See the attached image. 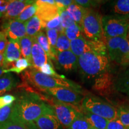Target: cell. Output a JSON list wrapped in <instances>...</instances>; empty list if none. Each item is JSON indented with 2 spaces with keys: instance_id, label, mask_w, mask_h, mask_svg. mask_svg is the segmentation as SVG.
<instances>
[{
  "instance_id": "cell-20",
  "label": "cell",
  "mask_w": 129,
  "mask_h": 129,
  "mask_svg": "<svg viewBox=\"0 0 129 129\" xmlns=\"http://www.w3.org/2000/svg\"><path fill=\"white\" fill-rule=\"evenodd\" d=\"M26 35L34 38L40 31H41V21L37 15H34L32 18L25 22Z\"/></svg>"
},
{
  "instance_id": "cell-41",
  "label": "cell",
  "mask_w": 129,
  "mask_h": 129,
  "mask_svg": "<svg viewBox=\"0 0 129 129\" xmlns=\"http://www.w3.org/2000/svg\"><path fill=\"white\" fill-rule=\"evenodd\" d=\"M56 4L58 8H67L74 3L72 0H56Z\"/></svg>"
},
{
  "instance_id": "cell-1",
  "label": "cell",
  "mask_w": 129,
  "mask_h": 129,
  "mask_svg": "<svg viewBox=\"0 0 129 129\" xmlns=\"http://www.w3.org/2000/svg\"><path fill=\"white\" fill-rule=\"evenodd\" d=\"M50 114H54L51 105L44 102L37 93L27 91L16 98L11 118L28 124L34 122L42 115Z\"/></svg>"
},
{
  "instance_id": "cell-22",
  "label": "cell",
  "mask_w": 129,
  "mask_h": 129,
  "mask_svg": "<svg viewBox=\"0 0 129 129\" xmlns=\"http://www.w3.org/2000/svg\"><path fill=\"white\" fill-rule=\"evenodd\" d=\"M17 84V80L11 74L0 77V95L10 91Z\"/></svg>"
},
{
  "instance_id": "cell-33",
  "label": "cell",
  "mask_w": 129,
  "mask_h": 129,
  "mask_svg": "<svg viewBox=\"0 0 129 129\" xmlns=\"http://www.w3.org/2000/svg\"><path fill=\"white\" fill-rule=\"evenodd\" d=\"M31 64L28 60L23 58V59H20L16 62V63L12 68L6 69V73L7 74L9 72H14L17 74H19L26 69L28 68L29 67H30Z\"/></svg>"
},
{
  "instance_id": "cell-7",
  "label": "cell",
  "mask_w": 129,
  "mask_h": 129,
  "mask_svg": "<svg viewBox=\"0 0 129 129\" xmlns=\"http://www.w3.org/2000/svg\"><path fill=\"white\" fill-rule=\"evenodd\" d=\"M56 117L64 128L67 129L77 117L81 115V109L77 106L54 101L51 105Z\"/></svg>"
},
{
  "instance_id": "cell-36",
  "label": "cell",
  "mask_w": 129,
  "mask_h": 129,
  "mask_svg": "<svg viewBox=\"0 0 129 129\" xmlns=\"http://www.w3.org/2000/svg\"><path fill=\"white\" fill-rule=\"evenodd\" d=\"M13 111V104L0 109V125L10 120Z\"/></svg>"
},
{
  "instance_id": "cell-26",
  "label": "cell",
  "mask_w": 129,
  "mask_h": 129,
  "mask_svg": "<svg viewBox=\"0 0 129 129\" xmlns=\"http://www.w3.org/2000/svg\"><path fill=\"white\" fill-rule=\"evenodd\" d=\"M37 10V5L36 1L32 4L29 5L21 13L20 15L18 17H16L15 20L22 22V23H25L30 18H32L35 15Z\"/></svg>"
},
{
  "instance_id": "cell-44",
  "label": "cell",
  "mask_w": 129,
  "mask_h": 129,
  "mask_svg": "<svg viewBox=\"0 0 129 129\" xmlns=\"http://www.w3.org/2000/svg\"><path fill=\"white\" fill-rule=\"evenodd\" d=\"M26 125L27 128L28 129H39L37 127V125H35V122H31V123L28 124Z\"/></svg>"
},
{
  "instance_id": "cell-42",
  "label": "cell",
  "mask_w": 129,
  "mask_h": 129,
  "mask_svg": "<svg viewBox=\"0 0 129 129\" xmlns=\"http://www.w3.org/2000/svg\"><path fill=\"white\" fill-rule=\"evenodd\" d=\"M10 1H0V13L4 14L7 10L8 5L9 4Z\"/></svg>"
},
{
  "instance_id": "cell-52",
  "label": "cell",
  "mask_w": 129,
  "mask_h": 129,
  "mask_svg": "<svg viewBox=\"0 0 129 129\" xmlns=\"http://www.w3.org/2000/svg\"><path fill=\"white\" fill-rule=\"evenodd\" d=\"M90 129H96V128H93V127H92V128H90Z\"/></svg>"
},
{
  "instance_id": "cell-18",
  "label": "cell",
  "mask_w": 129,
  "mask_h": 129,
  "mask_svg": "<svg viewBox=\"0 0 129 129\" xmlns=\"http://www.w3.org/2000/svg\"><path fill=\"white\" fill-rule=\"evenodd\" d=\"M71 51L79 57L87 52H91L89 41L84 37H80L71 41Z\"/></svg>"
},
{
  "instance_id": "cell-25",
  "label": "cell",
  "mask_w": 129,
  "mask_h": 129,
  "mask_svg": "<svg viewBox=\"0 0 129 129\" xmlns=\"http://www.w3.org/2000/svg\"><path fill=\"white\" fill-rule=\"evenodd\" d=\"M112 11L115 14L129 16V0H118L114 1Z\"/></svg>"
},
{
  "instance_id": "cell-53",
  "label": "cell",
  "mask_w": 129,
  "mask_h": 129,
  "mask_svg": "<svg viewBox=\"0 0 129 129\" xmlns=\"http://www.w3.org/2000/svg\"><path fill=\"white\" fill-rule=\"evenodd\" d=\"M127 129H129V127H128V128H126Z\"/></svg>"
},
{
  "instance_id": "cell-37",
  "label": "cell",
  "mask_w": 129,
  "mask_h": 129,
  "mask_svg": "<svg viewBox=\"0 0 129 129\" xmlns=\"http://www.w3.org/2000/svg\"><path fill=\"white\" fill-rule=\"evenodd\" d=\"M38 71H39L41 73L44 74L45 75H48V76L56 77V78H64L63 75H59V74L56 73L55 70L53 68L52 62H48L44 64Z\"/></svg>"
},
{
  "instance_id": "cell-2",
  "label": "cell",
  "mask_w": 129,
  "mask_h": 129,
  "mask_svg": "<svg viewBox=\"0 0 129 129\" xmlns=\"http://www.w3.org/2000/svg\"><path fill=\"white\" fill-rule=\"evenodd\" d=\"M25 74L28 81L42 91L54 88H67L81 94V86L65 77L60 78L48 76L35 69L27 71Z\"/></svg>"
},
{
  "instance_id": "cell-5",
  "label": "cell",
  "mask_w": 129,
  "mask_h": 129,
  "mask_svg": "<svg viewBox=\"0 0 129 129\" xmlns=\"http://www.w3.org/2000/svg\"><path fill=\"white\" fill-rule=\"evenodd\" d=\"M102 17L101 14L93 9H87L81 25L83 36L85 38L106 42L103 32Z\"/></svg>"
},
{
  "instance_id": "cell-28",
  "label": "cell",
  "mask_w": 129,
  "mask_h": 129,
  "mask_svg": "<svg viewBox=\"0 0 129 129\" xmlns=\"http://www.w3.org/2000/svg\"><path fill=\"white\" fill-rule=\"evenodd\" d=\"M63 33L70 41L80 38V37H84L81 28L76 23L71 26L69 27L68 28L64 29Z\"/></svg>"
},
{
  "instance_id": "cell-40",
  "label": "cell",
  "mask_w": 129,
  "mask_h": 129,
  "mask_svg": "<svg viewBox=\"0 0 129 129\" xmlns=\"http://www.w3.org/2000/svg\"><path fill=\"white\" fill-rule=\"evenodd\" d=\"M105 129H127L118 119L109 120Z\"/></svg>"
},
{
  "instance_id": "cell-30",
  "label": "cell",
  "mask_w": 129,
  "mask_h": 129,
  "mask_svg": "<svg viewBox=\"0 0 129 129\" xmlns=\"http://www.w3.org/2000/svg\"><path fill=\"white\" fill-rule=\"evenodd\" d=\"M55 48L57 52L71 50V41L63 32L59 34Z\"/></svg>"
},
{
  "instance_id": "cell-49",
  "label": "cell",
  "mask_w": 129,
  "mask_h": 129,
  "mask_svg": "<svg viewBox=\"0 0 129 129\" xmlns=\"http://www.w3.org/2000/svg\"><path fill=\"white\" fill-rule=\"evenodd\" d=\"M127 37H128V38L129 39V29H128V36H127Z\"/></svg>"
},
{
  "instance_id": "cell-10",
  "label": "cell",
  "mask_w": 129,
  "mask_h": 129,
  "mask_svg": "<svg viewBox=\"0 0 129 129\" xmlns=\"http://www.w3.org/2000/svg\"><path fill=\"white\" fill-rule=\"evenodd\" d=\"M4 32L9 38V40L20 42V40L26 35L25 23L12 19L4 24Z\"/></svg>"
},
{
  "instance_id": "cell-32",
  "label": "cell",
  "mask_w": 129,
  "mask_h": 129,
  "mask_svg": "<svg viewBox=\"0 0 129 129\" xmlns=\"http://www.w3.org/2000/svg\"><path fill=\"white\" fill-rule=\"evenodd\" d=\"M43 28H46V29H54L59 32H63V28L61 25V20L59 15L48 21V22L42 23Z\"/></svg>"
},
{
  "instance_id": "cell-23",
  "label": "cell",
  "mask_w": 129,
  "mask_h": 129,
  "mask_svg": "<svg viewBox=\"0 0 129 129\" xmlns=\"http://www.w3.org/2000/svg\"><path fill=\"white\" fill-rule=\"evenodd\" d=\"M33 44V38L26 35L20 41L21 54L31 64V50Z\"/></svg>"
},
{
  "instance_id": "cell-39",
  "label": "cell",
  "mask_w": 129,
  "mask_h": 129,
  "mask_svg": "<svg viewBox=\"0 0 129 129\" xmlns=\"http://www.w3.org/2000/svg\"><path fill=\"white\" fill-rule=\"evenodd\" d=\"M75 3L85 9H90L91 7H96L101 4V1H90V0H75Z\"/></svg>"
},
{
  "instance_id": "cell-47",
  "label": "cell",
  "mask_w": 129,
  "mask_h": 129,
  "mask_svg": "<svg viewBox=\"0 0 129 129\" xmlns=\"http://www.w3.org/2000/svg\"><path fill=\"white\" fill-rule=\"evenodd\" d=\"M7 69V68L4 66H3V67H0V77L3 75V73H6V71Z\"/></svg>"
},
{
  "instance_id": "cell-4",
  "label": "cell",
  "mask_w": 129,
  "mask_h": 129,
  "mask_svg": "<svg viewBox=\"0 0 129 129\" xmlns=\"http://www.w3.org/2000/svg\"><path fill=\"white\" fill-rule=\"evenodd\" d=\"M102 23L104 37L106 40L128 36L129 16L106 15L102 17Z\"/></svg>"
},
{
  "instance_id": "cell-12",
  "label": "cell",
  "mask_w": 129,
  "mask_h": 129,
  "mask_svg": "<svg viewBox=\"0 0 129 129\" xmlns=\"http://www.w3.org/2000/svg\"><path fill=\"white\" fill-rule=\"evenodd\" d=\"M51 62L44 50L37 43L35 38H33V44L31 50V66L34 68L39 70L44 64Z\"/></svg>"
},
{
  "instance_id": "cell-3",
  "label": "cell",
  "mask_w": 129,
  "mask_h": 129,
  "mask_svg": "<svg viewBox=\"0 0 129 129\" xmlns=\"http://www.w3.org/2000/svg\"><path fill=\"white\" fill-rule=\"evenodd\" d=\"M78 67L86 77L97 78L108 72V57L93 52L85 53L78 57Z\"/></svg>"
},
{
  "instance_id": "cell-48",
  "label": "cell",
  "mask_w": 129,
  "mask_h": 129,
  "mask_svg": "<svg viewBox=\"0 0 129 129\" xmlns=\"http://www.w3.org/2000/svg\"><path fill=\"white\" fill-rule=\"evenodd\" d=\"M6 36H7L6 34V33L4 31H2V32H0V40H1L2 38H4Z\"/></svg>"
},
{
  "instance_id": "cell-34",
  "label": "cell",
  "mask_w": 129,
  "mask_h": 129,
  "mask_svg": "<svg viewBox=\"0 0 129 129\" xmlns=\"http://www.w3.org/2000/svg\"><path fill=\"white\" fill-rule=\"evenodd\" d=\"M46 35L47 37L48 42H49L50 46L51 47V51L53 55L55 56L57 54V51L56 50V45L57 43V40L59 37V32L54 29H46Z\"/></svg>"
},
{
  "instance_id": "cell-15",
  "label": "cell",
  "mask_w": 129,
  "mask_h": 129,
  "mask_svg": "<svg viewBox=\"0 0 129 129\" xmlns=\"http://www.w3.org/2000/svg\"><path fill=\"white\" fill-rule=\"evenodd\" d=\"M114 80L112 78V75L107 72L97 77L94 84L93 85V89L99 94H105L110 91L111 88L114 87Z\"/></svg>"
},
{
  "instance_id": "cell-9",
  "label": "cell",
  "mask_w": 129,
  "mask_h": 129,
  "mask_svg": "<svg viewBox=\"0 0 129 129\" xmlns=\"http://www.w3.org/2000/svg\"><path fill=\"white\" fill-rule=\"evenodd\" d=\"M35 1L37 5V10L35 15L39 17L41 23L48 22L59 15L55 1L38 0Z\"/></svg>"
},
{
  "instance_id": "cell-19",
  "label": "cell",
  "mask_w": 129,
  "mask_h": 129,
  "mask_svg": "<svg viewBox=\"0 0 129 129\" xmlns=\"http://www.w3.org/2000/svg\"><path fill=\"white\" fill-rule=\"evenodd\" d=\"M81 112L83 113L84 116L86 118L87 120L88 121L91 126L96 129H105L109 121L105 118L88 112V111L83 109L82 108Z\"/></svg>"
},
{
  "instance_id": "cell-51",
  "label": "cell",
  "mask_w": 129,
  "mask_h": 129,
  "mask_svg": "<svg viewBox=\"0 0 129 129\" xmlns=\"http://www.w3.org/2000/svg\"><path fill=\"white\" fill-rule=\"evenodd\" d=\"M128 66H129V54H128Z\"/></svg>"
},
{
  "instance_id": "cell-6",
  "label": "cell",
  "mask_w": 129,
  "mask_h": 129,
  "mask_svg": "<svg viewBox=\"0 0 129 129\" xmlns=\"http://www.w3.org/2000/svg\"><path fill=\"white\" fill-rule=\"evenodd\" d=\"M81 108L88 112L108 120L117 119V109L111 104L94 96H88L84 98Z\"/></svg>"
},
{
  "instance_id": "cell-14",
  "label": "cell",
  "mask_w": 129,
  "mask_h": 129,
  "mask_svg": "<svg viewBox=\"0 0 129 129\" xmlns=\"http://www.w3.org/2000/svg\"><path fill=\"white\" fill-rule=\"evenodd\" d=\"M4 64L8 69L7 66L11 63L20 59L21 56V49L20 42L9 40L6 49L3 53Z\"/></svg>"
},
{
  "instance_id": "cell-43",
  "label": "cell",
  "mask_w": 129,
  "mask_h": 129,
  "mask_svg": "<svg viewBox=\"0 0 129 129\" xmlns=\"http://www.w3.org/2000/svg\"><path fill=\"white\" fill-rule=\"evenodd\" d=\"M7 36H6L4 38L0 40V53H3L6 49V46L7 45Z\"/></svg>"
},
{
  "instance_id": "cell-29",
  "label": "cell",
  "mask_w": 129,
  "mask_h": 129,
  "mask_svg": "<svg viewBox=\"0 0 129 129\" xmlns=\"http://www.w3.org/2000/svg\"><path fill=\"white\" fill-rule=\"evenodd\" d=\"M59 14L60 17L61 25L63 29L68 28L75 23V21L72 19L70 14L67 11L65 8H58Z\"/></svg>"
},
{
  "instance_id": "cell-27",
  "label": "cell",
  "mask_w": 129,
  "mask_h": 129,
  "mask_svg": "<svg viewBox=\"0 0 129 129\" xmlns=\"http://www.w3.org/2000/svg\"><path fill=\"white\" fill-rule=\"evenodd\" d=\"M91 52L100 55L107 56V46L106 42L101 40H88Z\"/></svg>"
},
{
  "instance_id": "cell-8",
  "label": "cell",
  "mask_w": 129,
  "mask_h": 129,
  "mask_svg": "<svg viewBox=\"0 0 129 129\" xmlns=\"http://www.w3.org/2000/svg\"><path fill=\"white\" fill-rule=\"evenodd\" d=\"M43 92L55 98L57 101L64 104L77 106L83 100L81 94L67 88H54L43 90Z\"/></svg>"
},
{
  "instance_id": "cell-13",
  "label": "cell",
  "mask_w": 129,
  "mask_h": 129,
  "mask_svg": "<svg viewBox=\"0 0 129 129\" xmlns=\"http://www.w3.org/2000/svg\"><path fill=\"white\" fill-rule=\"evenodd\" d=\"M35 1L29 0H14L10 1L6 13L4 14L5 19L9 20L15 19L29 5L35 3Z\"/></svg>"
},
{
  "instance_id": "cell-16",
  "label": "cell",
  "mask_w": 129,
  "mask_h": 129,
  "mask_svg": "<svg viewBox=\"0 0 129 129\" xmlns=\"http://www.w3.org/2000/svg\"><path fill=\"white\" fill-rule=\"evenodd\" d=\"M39 129H61V124L55 114H46L34 122Z\"/></svg>"
},
{
  "instance_id": "cell-17",
  "label": "cell",
  "mask_w": 129,
  "mask_h": 129,
  "mask_svg": "<svg viewBox=\"0 0 129 129\" xmlns=\"http://www.w3.org/2000/svg\"><path fill=\"white\" fill-rule=\"evenodd\" d=\"M118 74L114 80V88L121 93L126 94L129 98V66Z\"/></svg>"
},
{
  "instance_id": "cell-24",
  "label": "cell",
  "mask_w": 129,
  "mask_h": 129,
  "mask_svg": "<svg viewBox=\"0 0 129 129\" xmlns=\"http://www.w3.org/2000/svg\"><path fill=\"white\" fill-rule=\"evenodd\" d=\"M37 43L39 44L41 48L44 50L46 52V54L50 59H53V60H56L55 56L53 55L52 51H51V47L50 46L49 42H48V38L47 35L45 34L44 32L40 31L39 33L35 37Z\"/></svg>"
},
{
  "instance_id": "cell-21",
  "label": "cell",
  "mask_w": 129,
  "mask_h": 129,
  "mask_svg": "<svg viewBox=\"0 0 129 129\" xmlns=\"http://www.w3.org/2000/svg\"><path fill=\"white\" fill-rule=\"evenodd\" d=\"M87 9L79 6L74 1V3L67 8V11L75 21V22L81 26L83 17L86 12Z\"/></svg>"
},
{
  "instance_id": "cell-35",
  "label": "cell",
  "mask_w": 129,
  "mask_h": 129,
  "mask_svg": "<svg viewBox=\"0 0 129 129\" xmlns=\"http://www.w3.org/2000/svg\"><path fill=\"white\" fill-rule=\"evenodd\" d=\"M0 129H28L26 125L16 119L11 118L10 120L0 125Z\"/></svg>"
},
{
  "instance_id": "cell-46",
  "label": "cell",
  "mask_w": 129,
  "mask_h": 129,
  "mask_svg": "<svg viewBox=\"0 0 129 129\" xmlns=\"http://www.w3.org/2000/svg\"><path fill=\"white\" fill-rule=\"evenodd\" d=\"M122 108L124 110V111L126 113V114L128 116L129 118V105H127V106H121Z\"/></svg>"
},
{
  "instance_id": "cell-31",
  "label": "cell",
  "mask_w": 129,
  "mask_h": 129,
  "mask_svg": "<svg viewBox=\"0 0 129 129\" xmlns=\"http://www.w3.org/2000/svg\"><path fill=\"white\" fill-rule=\"evenodd\" d=\"M92 127L82 113L81 115L77 117L67 129H90Z\"/></svg>"
},
{
  "instance_id": "cell-50",
  "label": "cell",
  "mask_w": 129,
  "mask_h": 129,
  "mask_svg": "<svg viewBox=\"0 0 129 129\" xmlns=\"http://www.w3.org/2000/svg\"><path fill=\"white\" fill-rule=\"evenodd\" d=\"M3 14H1V13H0V17H1L3 16Z\"/></svg>"
},
{
  "instance_id": "cell-45",
  "label": "cell",
  "mask_w": 129,
  "mask_h": 129,
  "mask_svg": "<svg viewBox=\"0 0 129 129\" xmlns=\"http://www.w3.org/2000/svg\"><path fill=\"white\" fill-rule=\"evenodd\" d=\"M3 53H0V67H3L4 64V56H3Z\"/></svg>"
},
{
  "instance_id": "cell-38",
  "label": "cell",
  "mask_w": 129,
  "mask_h": 129,
  "mask_svg": "<svg viewBox=\"0 0 129 129\" xmlns=\"http://www.w3.org/2000/svg\"><path fill=\"white\" fill-rule=\"evenodd\" d=\"M16 101V97L12 94H6L0 96V109L13 104V102Z\"/></svg>"
},
{
  "instance_id": "cell-11",
  "label": "cell",
  "mask_w": 129,
  "mask_h": 129,
  "mask_svg": "<svg viewBox=\"0 0 129 129\" xmlns=\"http://www.w3.org/2000/svg\"><path fill=\"white\" fill-rule=\"evenodd\" d=\"M56 60L58 64L66 72L73 71L78 67V57L71 50L57 52Z\"/></svg>"
}]
</instances>
